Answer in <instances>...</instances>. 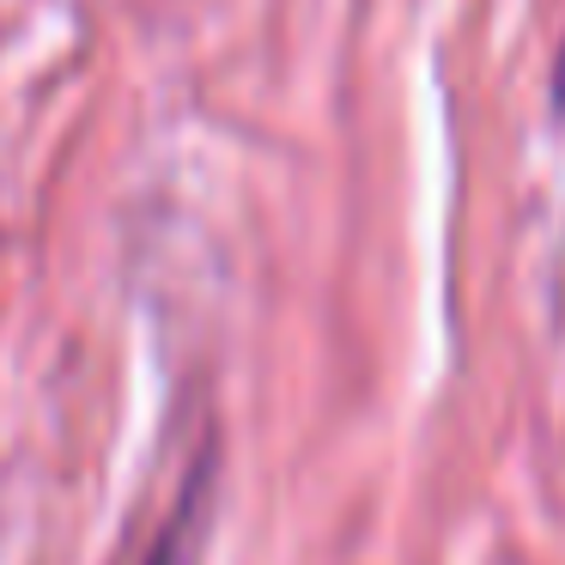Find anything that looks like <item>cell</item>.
<instances>
[{
	"mask_svg": "<svg viewBox=\"0 0 565 565\" xmlns=\"http://www.w3.org/2000/svg\"><path fill=\"white\" fill-rule=\"evenodd\" d=\"M207 492H213V462H195V475L183 480L159 541H152L147 565H195L201 559V541H207Z\"/></svg>",
	"mask_w": 565,
	"mask_h": 565,
	"instance_id": "6da1fadb",
	"label": "cell"
},
{
	"mask_svg": "<svg viewBox=\"0 0 565 565\" xmlns=\"http://www.w3.org/2000/svg\"><path fill=\"white\" fill-rule=\"evenodd\" d=\"M553 104H559V116H565V50H559V62H553Z\"/></svg>",
	"mask_w": 565,
	"mask_h": 565,
	"instance_id": "7a4b0ae2",
	"label": "cell"
}]
</instances>
